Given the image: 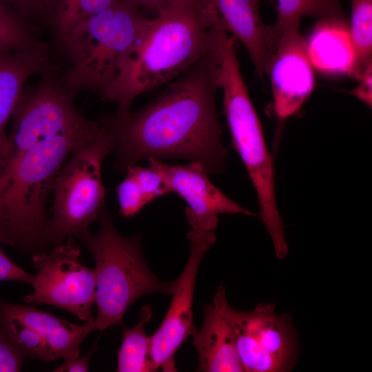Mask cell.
Listing matches in <instances>:
<instances>
[{"label": "cell", "instance_id": "6da1fadb", "mask_svg": "<svg viewBox=\"0 0 372 372\" xmlns=\"http://www.w3.org/2000/svg\"><path fill=\"white\" fill-rule=\"evenodd\" d=\"M218 63L211 48L138 111L101 116L122 172L145 158L186 159L209 174L224 169L227 150L216 106Z\"/></svg>", "mask_w": 372, "mask_h": 372}, {"label": "cell", "instance_id": "7a4b0ae2", "mask_svg": "<svg viewBox=\"0 0 372 372\" xmlns=\"http://www.w3.org/2000/svg\"><path fill=\"white\" fill-rule=\"evenodd\" d=\"M218 16L209 0H176L147 19L101 99L126 113L138 96L176 79L210 50Z\"/></svg>", "mask_w": 372, "mask_h": 372}, {"label": "cell", "instance_id": "3957f363", "mask_svg": "<svg viewBox=\"0 0 372 372\" xmlns=\"http://www.w3.org/2000/svg\"><path fill=\"white\" fill-rule=\"evenodd\" d=\"M90 120L75 129L0 162V243L34 255L54 246L48 198L73 149L96 132Z\"/></svg>", "mask_w": 372, "mask_h": 372}, {"label": "cell", "instance_id": "277c9868", "mask_svg": "<svg viewBox=\"0 0 372 372\" xmlns=\"http://www.w3.org/2000/svg\"><path fill=\"white\" fill-rule=\"evenodd\" d=\"M99 230L90 229L76 239L92 254L94 262L96 330L123 325L124 315L138 298L153 293L172 295L177 279L163 281L147 266L141 233L132 238L116 229L105 205L97 219Z\"/></svg>", "mask_w": 372, "mask_h": 372}, {"label": "cell", "instance_id": "5b68a950", "mask_svg": "<svg viewBox=\"0 0 372 372\" xmlns=\"http://www.w3.org/2000/svg\"><path fill=\"white\" fill-rule=\"evenodd\" d=\"M217 79L223 94V110L231 142L256 191L259 217L271 239L275 254L288 252L275 190L274 168L261 122L240 71L235 47L223 44L216 50Z\"/></svg>", "mask_w": 372, "mask_h": 372}, {"label": "cell", "instance_id": "8992f818", "mask_svg": "<svg viewBox=\"0 0 372 372\" xmlns=\"http://www.w3.org/2000/svg\"><path fill=\"white\" fill-rule=\"evenodd\" d=\"M147 20L130 0H119L78 24L61 45L68 61L60 75L64 85L75 95L88 90L102 99Z\"/></svg>", "mask_w": 372, "mask_h": 372}, {"label": "cell", "instance_id": "52a82bcc", "mask_svg": "<svg viewBox=\"0 0 372 372\" xmlns=\"http://www.w3.org/2000/svg\"><path fill=\"white\" fill-rule=\"evenodd\" d=\"M101 123L96 132L73 149L55 178L50 227L54 245L77 238L106 205L101 169L105 158L112 152V145Z\"/></svg>", "mask_w": 372, "mask_h": 372}, {"label": "cell", "instance_id": "ba28073f", "mask_svg": "<svg viewBox=\"0 0 372 372\" xmlns=\"http://www.w3.org/2000/svg\"><path fill=\"white\" fill-rule=\"evenodd\" d=\"M212 302L232 327L245 371L283 372L293 368L298 354L296 333L289 316L276 313L275 304L237 310L227 302L222 283Z\"/></svg>", "mask_w": 372, "mask_h": 372}, {"label": "cell", "instance_id": "9c48e42d", "mask_svg": "<svg viewBox=\"0 0 372 372\" xmlns=\"http://www.w3.org/2000/svg\"><path fill=\"white\" fill-rule=\"evenodd\" d=\"M56 70L41 74L35 85L24 87L12 116L8 156L31 149L88 121L76 107L75 94L64 85Z\"/></svg>", "mask_w": 372, "mask_h": 372}, {"label": "cell", "instance_id": "30bf717a", "mask_svg": "<svg viewBox=\"0 0 372 372\" xmlns=\"http://www.w3.org/2000/svg\"><path fill=\"white\" fill-rule=\"evenodd\" d=\"M32 263L37 273L32 292L23 298L25 302L52 305L85 322L94 321V271L82 263L81 247L74 238L32 255Z\"/></svg>", "mask_w": 372, "mask_h": 372}, {"label": "cell", "instance_id": "8fae6325", "mask_svg": "<svg viewBox=\"0 0 372 372\" xmlns=\"http://www.w3.org/2000/svg\"><path fill=\"white\" fill-rule=\"evenodd\" d=\"M187 238L189 255L187 263L176 278L170 305L159 327L150 336L151 359L156 371H176L175 355L186 339L196 329L193 318V298L200 264L215 243L214 231L190 230Z\"/></svg>", "mask_w": 372, "mask_h": 372}, {"label": "cell", "instance_id": "7c38bea8", "mask_svg": "<svg viewBox=\"0 0 372 372\" xmlns=\"http://www.w3.org/2000/svg\"><path fill=\"white\" fill-rule=\"evenodd\" d=\"M148 161L163 174L169 192L178 194L187 203L185 214L192 230L214 231L220 214L255 215L216 187L201 164L190 161L184 165H167L152 157Z\"/></svg>", "mask_w": 372, "mask_h": 372}, {"label": "cell", "instance_id": "4fadbf2b", "mask_svg": "<svg viewBox=\"0 0 372 372\" xmlns=\"http://www.w3.org/2000/svg\"><path fill=\"white\" fill-rule=\"evenodd\" d=\"M267 74L276 116L285 119L298 112L315 87L313 68L300 28L280 34Z\"/></svg>", "mask_w": 372, "mask_h": 372}, {"label": "cell", "instance_id": "5bb4252c", "mask_svg": "<svg viewBox=\"0 0 372 372\" xmlns=\"http://www.w3.org/2000/svg\"><path fill=\"white\" fill-rule=\"evenodd\" d=\"M228 32L245 48L258 76L267 74L276 48L272 26L260 17L258 0H209Z\"/></svg>", "mask_w": 372, "mask_h": 372}, {"label": "cell", "instance_id": "9a60e30c", "mask_svg": "<svg viewBox=\"0 0 372 372\" xmlns=\"http://www.w3.org/2000/svg\"><path fill=\"white\" fill-rule=\"evenodd\" d=\"M55 68L49 48L29 52H0V162L10 154L6 125L31 76Z\"/></svg>", "mask_w": 372, "mask_h": 372}, {"label": "cell", "instance_id": "2e32d148", "mask_svg": "<svg viewBox=\"0 0 372 372\" xmlns=\"http://www.w3.org/2000/svg\"><path fill=\"white\" fill-rule=\"evenodd\" d=\"M192 336L198 353V371H245L232 327L213 302L205 305L202 325Z\"/></svg>", "mask_w": 372, "mask_h": 372}, {"label": "cell", "instance_id": "e0dca14e", "mask_svg": "<svg viewBox=\"0 0 372 372\" xmlns=\"http://www.w3.org/2000/svg\"><path fill=\"white\" fill-rule=\"evenodd\" d=\"M0 311L19 319L36 331L48 344L56 360L79 355L85 338L96 331L94 321L73 324L34 306L11 303L1 297Z\"/></svg>", "mask_w": 372, "mask_h": 372}, {"label": "cell", "instance_id": "ac0fdd59", "mask_svg": "<svg viewBox=\"0 0 372 372\" xmlns=\"http://www.w3.org/2000/svg\"><path fill=\"white\" fill-rule=\"evenodd\" d=\"M305 43L313 69L325 74L351 76L355 55L347 19H318Z\"/></svg>", "mask_w": 372, "mask_h": 372}, {"label": "cell", "instance_id": "d6986e66", "mask_svg": "<svg viewBox=\"0 0 372 372\" xmlns=\"http://www.w3.org/2000/svg\"><path fill=\"white\" fill-rule=\"evenodd\" d=\"M119 0H45L42 19L61 46L72 30Z\"/></svg>", "mask_w": 372, "mask_h": 372}, {"label": "cell", "instance_id": "ffe728a7", "mask_svg": "<svg viewBox=\"0 0 372 372\" xmlns=\"http://www.w3.org/2000/svg\"><path fill=\"white\" fill-rule=\"evenodd\" d=\"M152 316L151 307L145 304L141 308L139 320L134 327L129 329L122 325V340L117 355V371H156L150 355V336L147 335L145 331V326Z\"/></svg>", "mask_w": 372, "mask_h": 372}, {"label": "cell", "instance_id": "44dd1931", "mask_svg": "<svg viewBox=\"0 0 372 372\" xmlns=\"http://www.w3.org/2000/svg\"><path fill=\"white\" fill-rule=\"evenodd\" d=\"M276 21L272 25L276 42L280 34L289 29L300 28V20L306 17L322 19H347L340 0H273Z\"/></svg>", "mask_w": 372, "mask_h": 372}, {"label": "cell", "instance_id": "7402d4cb", "mask_svg": "<svg viewBox=\"0 0 372 372\" xmlns=\"http://www.w3.org/2000/svg\"><path fill=\"white\" fill-rule=\"evenodd\" d=\"M48 48L38 38L30 20L0 0V52H29Z\"/></svg>", "mask_w": 372, "mask_h": 372}, {"label": "cell", "instance_id": "603a6c76", "mask_svg": "<svg viewBox=\"0 0 372 372\" xmlns=\"http://www.w3.org/2000/svg\"><path fill=\"white\" fill-rule=\"evenodd\" d=\"M348 23L355 63L351 77L357 79L372 60V0H350Z\"/></svg>", "mask_w": 372, "mask_h": 372}, {"label": "cell", "instance_id": "cb8c5ba5", "mask_svg": "<svg viewBox=\"0 0 372 372\" xmlns=\"http://www.w3.org/2000/svg\"><path fill=\"white\" fill-rule=\"evenodd\" d=\"M0 328L25 358L38 360L45 364L56 360L45 340L19 319L0 311Z\"/></svg>", "mask_w": 372, "mask_h": 372}, {"label": "cell", "instance_id": "d4e9b609", "mask_svg": "<svg viewBox=\"0 0 372 372\" xmlns=\"http://www.w3.org/2000/svg\"><path fill=\"white\" fill-rule=\"evenodd\" d=\"M118 214L124 218L135 216L148 203L153 200L144 192L135 178L126 172L125 178L116 189Z\"/></svg>", "mask_w": 372, "mask_h": 372}, {"label": "cell", "instance_id": "484cf974", "mask_svg": "<svg viewBox=\"0 0 372 372\" xmlns=\"http://www.w3.org/2000/svg\"><path fill=\"white\" fill-rule=\"evenodd\" d=\"M125 172L135 178L152 200L169 193L163 174L154 165L149 164L148 167L134 165L128 167Z\"/></svg>", "mask_w": 372, "mask_h": 372}, {"label": "cell", "instance_id": "4316f807", "mask_svg": "<svg viewBox=\"0 0 372 372\" xmlns=\"http://www.w3.org/2000/svg\"><path fill=\"white\" fill-rule=\"evenodd\" d=\"M25 356L0 328V372L21 371Z\"/></svg>", "mask_w": 372, "mask_h": 372}, {"label": "cell", "instance_id": "83f0119b", "mask_svg": "<svg viewBox=\"0 0 372 372\" xmlns=\"http://www.w3.org/2000/svg\"><path fill=\"white\" fill-rule=\"evenodd\" d=\"M34 278V274L27 272L12 262L0 245V282H19L32 286Z\"/></svg>", "mask_w": 372, "mask_h": 372}, {"label": "cell", "instance_id": "f1b7e54d", "mask_svg": "<svg viewBox=\"0 0 372 372\" xmlns=\"http://www.w3.org/2000/svg\"><path fill=\"white\" fill-rule=\"evenodd\" d=\"M372 63L369 64L363 73L356 79L357 86L351 94L360 99L370 108L372 104Z\"/></svg>", "mask_w": 372, "mask_h": 372}, {"label": "cell", "instance_id": "f546056e", "mask_svg": "<svg viewBox=\"0 0 372 372\" xmlns=\"http://www.w3.org/2000/svg\"><path fill=\"white\" fill-rule=\"evenodd\" d=\"M29 20L43 18L45 0H3Z\"/></svg>", "mask_w": 372, "mask_h": 372}, {"label": "cell", "instance_id": "4dcf8cb0", "mask_svg": "<svg viewBox=\"0 0 372 372\" xmlns=\"http://www.w3.org/2000/svg\"><path fill=\"white\" fill-rule=\"evenodd\" d=\"M97 346L95 343L92 349L84 355H78L75 357L64 360V362L56 367L54 372H87L89 371V364L91 357Z\"/></svg>", "mask_w": 372, "mask_h": 372}, {"label": "cell", "instance_id": "1f68e13d", "mask_svg": "<svg viewBox=\"0 0 372 372\" xmlns=\"http://www.w3.org/2000/svg\"><path fill=\"white\" fill-rule=\"evenodd\" d=\"M139 9L145 8L147 10L158 13L176 0H130Z\"/></svg>", "mask_w": 372, "mask_h": 372}]
</instances>
